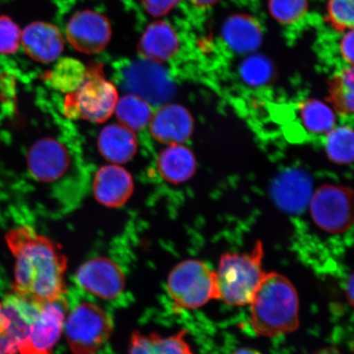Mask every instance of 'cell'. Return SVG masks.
Returning <instances> with one entry per match:
<instances>
[{
	"label": "cell",
	"mask_w": 354,
	"mask_h": 354,
	"mask_svg": "<svg viewBox=\"0 0 354 354\" xmlns=\"http://www.w3.org/2000/svg\"><path fill=\"white\" fill-rule=\"evenodd\" d=\"M39 304L15 294L0 303V354H17Z\"/></svg>",
	"instance_id": "9"
},
{
	"label": "cell",
	"mask_w": 354,
	"mask_h": 354,
	"mask_svg": "<svg viewBox=\"0 0 354 354\" xmlns=\"http://www.w3.org/2000/svg\"><path fill=\"white\" fill-rule=\"evenodd\" d=\"M64 327L73 354H96L112 335L113 322L99 305L84 302L65 318Z\"/></svg>",
	"instance_id": "6"
},
{
	"label": "cell",
	"mask_w": 354,
	"mask_h": 354,
	"mask_svg": "<svg viewBox=\"0 0 354 354\" xmlns=\"http://www.w3.org/2000/svg\"><path fill=\"white\" fill-rule=\"evenodd\" d=\"M133 189L134 183L131 174L118 165L101 167L93 185L97 201L109 207L122 206L131 196Z\"/></svg>",
	"instance_id": "18"
},
{
	"label": "cell",
	"mask_w": 354,
	"mask_h": 354,
	"mask_svg": "<svg viewBox=\"0 0 354 354\" xmlns=\"http://www.w3.org/2000/svg\"><path fill=\"white\" fill-rule=\"evenodd\" d=\"M353 66L349 65L332 79L329 86V100L338 113L343 115L353 112Z\"/></svg>",
	"instance_id": "25"
},
{
	"label": "cell",
	"mask_w": 354,
	"mask_h": 354,
	"mask_svg": "<svg viewBox=\"0 0 354 354\" xmlns=\"http://www.w3.org/2000/svg\"><path fill=\"white\" fill-rule=\"evenodd\" d=\"M309 205L312 218L322 231L331 234H342L352 227V189L340 185H322L312 194Z\"/></svg>",
	"instance_id": "7"
},
{
	"label": "cell",
	"mask_w": 354,
	"mask_h": 354,
	"mask_svg": "<svg viewBox=\"0 0 354 354\" xmlns=\"http://www.w3.org/2000/svg\"><path fill=\"white\" fill-rule=\"evenodd\" d=\"M180 47L178 35L165 21H156L146 28L139 43V52L145 60L162 64L174 57Z\"/></svg>",
	"instance_id": "19"
},
{
	"label": "cell",
	"mask_w": 354,
	"mask_h": 354,
	"mask_svg": "<svg viewBox=\"0 0 354 354\" xmlns=\"http://www.w3.org/2000/svg\"><path fill=\"white\" fill-rule=\"evenodd\" d=\"M112 35L105 16L92 10L77 12L68 22L66 37L75 50L86 55L99 54L107 47Z\"/></svg>",
	"instance_id": "10"
},
{
	"label": "cell",
	"mask_w": 354,
	"mask_h": 354,
	"mask_svg": "<svg viewBox=\"0 0 354 354\" xmlns=\"http://www.w3.org/2000/svg\"><path fill=\"white\" fill-rule=\"evenodd\" d=\"M21 41L26 54L43 64L59 59L64 48V39L59 29L44 21L26 26L21 34Z\"/></svg>",
	"instance_id": "15"
},
{
	"label": "cell",
	"mask_w": 354,
	"mask_h": 354,
	"mask_svg": "<svg viewBox=\"0 0 354 354\" xmlns=\"http://www.w3.org/2000/svg\"><path fill=\"white\" fill-rule=\"evenodd\" d=\"M221 37L233 52L238 55H251L262 46L263 30L253 16L236 13L224 21Z\"/></svg>",
	"instance_id": "17"
},
{
	"label": "cell",
	"mask_w": 354,
	"mask_h": 354,
	"mask_svg": "<svg viewBox=\"0 0 354 354\" xmlns=\"http://www.w3.org/2000/svg\"><path fill=\"white\" fill-rule=\"evenodd\" d=\"M187 330H181L176 334L162 337L157 333L147 335L140 331L131 335L130 354H194L187 342Z\"/></svg>",
	"instance_id": "22"
},
{
	"label": "cell",
	"mask_w": 354,
	"mask_h": 354,
	"mask_svg": "<svg viewBox=\"0 0 354 354\" xmlns=\"http://www.w3.org/2000/svg\"><path fill=\"white\" fill-rule=\"evenodd\" d=\"M87 68L77 59H62L52 70L50 79L57 90L73 92L81 85L86 77Z\"/></svg>",
	"instance_id": "26"
},
{
	"label": "cell",
	"mask_w": 354,
	"mask_h": 354,
	"mask_svg": "<svg viewBox=\"0 0 354 354\" xmlns=\"http://www.w3.org/2000/svg\"><path fill=\"white\" fill-rule=\"evenodd\" d=\"M327 19L332 28L338 32L353 29L354 0H328Z\"/></svg>",
	"instance_id": "30"
},
{
	"label": "cell",
	"mask_w": 354,
	"mask_h": 354,
	"mask_svg": "<svg viewBox=\"0 0 354 354\" xmlns=\"http://www.w3.org/2000/svg\"><path fill=\"white\" fill-rule=\"evenodd\" d=\"M158 64L147 60L138 62L124 73L127 90L150 105L165 103L174 93V86Z\"/></svg>",
	"instance_id": "12"
},
{
	"label": "cell",
	"mask_w": 354,
	"mask_h": 354,
	"mask_svg": "<svg viewBox=\"0 0 354 354\" xmlns=\"http://www.w3.org/2000/svg\"><path fill=\"white\" fill-rule=\"evenodd\" d=\"M28 163L34 178L41 183H53L68 170V153L59 141L51 138L42 139L30 149Z\"/></svg>",
	"instance_id": "13"
},
{
	"label": "cell",
	"mask_w": 354,
	"mask_h": 354,
	"mask_svg": "<svg viewBox=\"0 0 354 354\" xmlns=\"http://www.w3.org/2000/svg\"><path fill=\"white\" fill-rule=\"evenodd\" d=\"M313 354H343L342 352L339 351L338 348L335 347H326L324 348L320 349V351H317Z\"/></svg>",
	"instance_id": "37"
},
{
	"label": "cell",
	"mask_w": 354,
	"mask_h": 354,
	"mask_svg": "<svg viewBox=\"0 0 354 354\" xmlns=\"http://www.w3.org/2000/svg\"><path fill=\"white\" fill-rule=\"evenodd\" d=\"M249 305L251 326L263 337H277L299 328L297 291L280 273L266 274Z\"/></svg>",
	"instance_id": "2"
},
{
	"label": "cell",
	"mask_w": 354,
	"mask_h": 354,
	"mask_svg": "<svg viewBox=\"0 0 354 354\" xmlns=\"http://www.w3.org/2000/svg\"><path fill=\"white\" fill-rule=\"evenodd\" d=\"M167 288L177 308L197 309L219 299L216 272L201 260L177 264L168 276Z\"/></svg>",
	"instance_id": "5"
},
{
	"label": "cell",
	"mask_w": 354,
	"mask_h": 354,
	"mask_svg": "<svg viewBox=\"0 0 354 354\" xmlns=\"http://www.w3.org/2000/svg\"><path fill=\"white\" fill-rule=\"evenodd\" d=\"M66 308L65 299L39 304L28 335L20 344L19 353L52 354L63 333Z\"/></svg>",
	"instance_id": "8"
},
{
	"label": "cell",
	"mask_w": 354,
	"mask_h": 354,
	"mask_svg": "<svg viewBox=\"0 0 354 354\" xmlns=\"http://www.w3.org/2000/svg\"><path fill=\"white\" fill-rule=\"evenodd\" d=\"M137 145L134 131L121 124L104 127L99 136L100 153L114 165H123L131 161L136 153Z\"/></svg>",
	"instance_id": "20"
},
{
	"label": "cell",
	"mask_w": 354,
	"mask_h": 354,
	"mask_svg": "<svg viewBox=\"0 0 354 354\" xmlns=\"http://www.w3.org/2000/svg\"><path fill=\"white\" fill-rule=\"evenodd\" d=\"M6 241L16 260L13 294L35 304L65 299L68 259L59 243L29 225L10 230Z\"/></svg>",
	"instance_id": "1"
},
{
	"label": "cell",
	"mask_w": 354,
	"mask_h": 354,
	"mask_svg": "<svg viewBox=\"0 0 354 354\" xmlns=\"http://www.w3.org/2000/svg\"><path fill=\"white\" fill-rule=\"evenodd\" d=\"M150 133L162 144L183 145L192 136L194 120L189 111L179 104H167L153 115Z\"/></svg>",
	"instance_id": "14"
},
{
	"label": "cell",
	"mask_w": 354,
	"mask_h": 354,
	"mask_svg": "<svg viewBox=\"0 0 354 354\" xmlns=\"http://www.w3.org/2000/svg\"><path fill=\"white\" fill-rule=\"evenodd\" d=\"M145 10L154 17L165 16L180 2V0H141Z\"/></svg>",
	"instance_id": "32"
},
{
	"label": "cell",
	"mask_w": 354,
	"mask_h": 354,
	"mask_svg": "<svg viewBox=\"0 0 354 354\" xmlns=\"http://www.w3.org/2000/svg\"><path fill=\"white\" fill-rule=\"evenodd\" d=\"M308 0H268V10L282 25L296 24L306 15Z\"/></svg>",
	"instance_id": "29"
},
{
	"label": "cell",
	"mask_w": 354,
	"mask_h": 354,
	"mask_svg": "<svg viewBox=\"0 0 354 354\" xmlns=\"http://www.w3.org/2000/svg\"><path fill=\"white\" fill-rule=\"evenodd\" d=\"M353 42L354 32L353 29L346 30L340 39L339 52L343 59L349 65L353 66Z\"/></svg>",
	"instance_id": "33"
},
{
	"label": "cell",
	"mask_w": 354,
	"mask_h": 354,
	"mask_svg": "<svg viewBox=\"0 0 354 354\" xmlns=\"http://www.w3.org/2000/svg\"><path fill=\"white\" fill-rule=\"evenodd\" d=\"M21 30L15 21L6 16L0 17V55H13L19 50Z\"/></svg>",
	"instance_id": "31"
},
{
	"label": "cell",
	"mask_w": 354,
	"mask_h": 354,
	"mask_svg": "<svg viewBox=\"0 0 354 354\" xmlns=\"http://www.w3.org/2000/svg\"><path fill=\"white\" fill-rule=\"evenodd\" d=\"M299 113L303 125L315 134L328 133L333 129L335 115L329 106L318 100H308L299 105Z\"/></svg>",
	"instance_id": "24"
},
{
	"label": "cell",
	"mask_w": 354,
	"mask_h": 354,
	"mask_svg": "<svg viewBox=\"0 0 354 354\" xmlns=\"http://www.w3.org/2000/svg\"><path fill=\"white\" fill-rule=\"evenodd\" d=\"M346 295L348 299V303L351 305L353 304V275L349 277L348 281L347 282L346 286Z\"/></svg>",
	"instance_id": "35"
},
{
	"label": "cell",
	"mask_w": 354,
	"mask_h": 354,
	"mask_svg": "<svg viewBox=\"0 0 354 354\" xmlns=\"http://www.w3.org/2000/svg\"><path fill=\"white\" fill-rule=\"evenodd\" d=\"M159 174L167 183L181 184L196 174V159L192 150L183 145H171L159 155Z\"/></svg>",
	"instance_id": "21"
},
{
	"label": "cell",
	"mask_w": 354,
	"mask_h": 354,
	"mask_svg": "<svg viewBox=\"0 0 354 354\" xmlns=\"http://www.w3.org/2000/svg\"><path fill=\"white\" fill-rule=\"evenodd\" d=\"M114 113L119 123L132 131L143 130L153 117L151 106L140 97L132 94L118 99Z\"/></svg>",
	"instance_id": "23"
},
{
	"label": "cell",
	"mask_w": 354,
	"mask_h": 354,
	"mask_svg": "<svg viewBox=\"0 0 354 354\" xmlns=\"http://www.w3.org/2000/svg\"><path fill=\"white\" fill-rule=\"evenodd\" d=\"M76 280L82 289L104 299H114L126 286L122 268L114 261L104 257L92 259L80 267Z\"/></svg>",
	"instance_id": "11"
},
{
	"label": "cell",
	"mask_w": 354,
	"mask_h": 354,
	"mask_svg": "<svg viewBox=\"0 0 354 354\" xmlns=\"http://www.w3.org/2000/svg\"><path fill=\"white\" fill-rule=\"evenodd\" d=\"M118 100L117 88L106 79L100 65L87 68L84 81L66 96V116L102 123L114 113Z\"/></svg>",
	"instance_id": "4"
},
{
	"label": "cell",
	"mask_w": 354,
	"mask_h": 354,
	"mask_svg": "<svg viewBox=\"0 0 354 354\" xmlns=\"http://www.w3.org/2000/svg\"><path fill=\"white\" fill-rule=\"evenodd\" d=\"M353 131L351 127L344 126L333 128L327 133L326 153L336 165H351L353 161Z\"/></svg>",
	"instance_id": "27"
},
{
	"label": "cell",
	"mask_w": 354,
	"mask_h": 354,
	"mask_svg": "<svg viewBox=\"0 0 354 354\" xmlns=\"http://www.w3.org/2000/svg\"><path fill=\"white\" fill-rule=\"evenodd\" d=\"M271 193L281 210L297 214L306 207L312 197V180L304 171H285L274 180Z\"/></svg>",
	"instance_id": "16"
},
{
	"label": "cell",
	"mask_w": 354,
	"mask_h": 354,
	"mask_svg": "<svg viewBox=\"0 0 354 354\" xmlns=\"http://www.w3.org/2000/svg\"><path fill=\"white\" fill-rule=\"evenodd\" d=\"M240 71L243 81L252 86L267 85L275 76V68L272 61L254 53L242 62Z\"/></svg>",
	"instance_id": "28"
},
{
	"label": "cell",
	"mask_w": 354,
	"mask_h": 354,
	"mask_svg": "<svg viewBox=\"0 0 354 354\" xmlns=\"http://www.w3.org/2000/svg\"><path fill=\"white\" fill-rule=\"evenodd\" d=\"M262 242L255 243L250 253H227L221 255L216 282L219 299L231 306H245L253 299L266 276Z\"/></svg>",
	"instance_id": "3"
},
{
	"label": "cell",
	"mask_w": 354,
	"mask_h": 354,
	"mask_svg": "<svg viewBox=\"0 0 354 354\" xmlns=\"http://www.w3.org/2000/svg\"><path fill=\"white\" fill-rule=\"evenodd\" d=\"M231 354H263L262 353L257 351V349L252 348H241L234 351Z\"/></svg>",
	"instance_id": "36"
},
{
	"label": "cell",
	"mask_w": 354,
	"mask_h": 354,
	"mask_svg": "<svg viewBox=\"0 0 354 354\" xmlns=\"http://www.w3.org/2000/svg\"><path fill=\"white\" fill-rule=\"evenodd\" d=\"M189 1L192 3L194 6L202 8V10H205V8L216 6L221 0H189Z\"/></svg>",
	"instance_id": "34"
}]
</instances>
